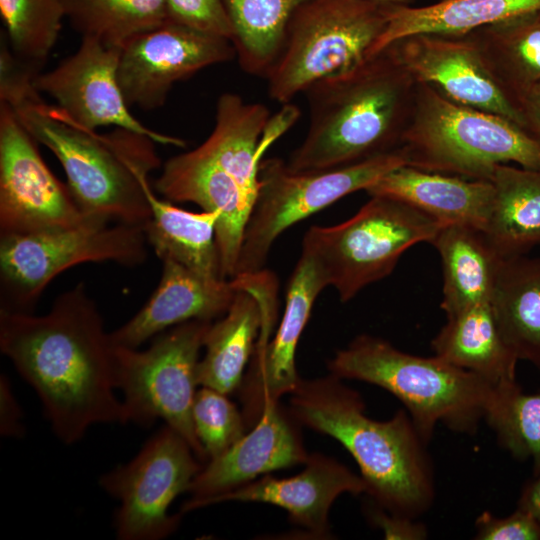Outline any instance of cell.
<instances>
[{
    "instance_id": "obj_19",
    "label": "cell",
    "mask_w": 540,
    "mask_h": 540,
    "mask_svg": "<svg viewBox=\"0 0 540 540\" xmlns=\"http://www.w3.org/2000/svg\"><path fill=\"white\" fill-rule=\"evenodd\" d=\"M303 465L295 476L276 478L265 474L211 499L207 506L228 501L275 505L284 509L308 538L330 539L328 516L332 504L344 493L366 494V483L344 464L320 453L309 454Z\"/></svg>"
},
{
    "instance_id": "obj_12",
    "label": "cell",
    "mask_w": 540,
    "mask_h": 540,
    "mask_svg": "<svg viewBox=\"0 0 540 540\" xmlns=\"http://www.w3.org/2000/svg\"><path fill=\"white\" fill-rule=\"evenodd\" d=\"M203 463L188 442L165 424L128 463L100 477L101 488L119 502L115 515L120 540H159L178 527L181 513L169 507L187 492Z\"/></svg>"
},
{
    "instance_id": "obj_2",
    "label": "cell",
    "mask_w": 540,
    "mask_h": 540,
    "mask_svg": "<svg viewBox=\"0 0 540 540\" xmlns=\"http://www.w3.org/2000/svg\"><path fill=\"white\" fill-rule=\"evenodd\" d=\"M288 410L299 425L334 438L351 454L376 504L412 519L429 510L433 467L406 410L386 421L371 419L360 394L331 373L301 378L289 394Z\"/></svg>"
},
{
    "instance_id": "obj_16",
    "label": "cell",
    "mask_w": 540,
    "mask_h": 540,
    "mask_svg": "<svg viewBox=\"0 0 540 540\" xmlns=\"http://www.w3.org/2000/svg\"><path fill=\"white\" fill-rule=\"evenodd\" d=\"M386 48L416 82L430 84L459 104L500 115L525 129L523 115L494 79L468 33L412 34Z\"/></svg>"
},
{
    "instance_id": "obj_17",
    "label": "cell",
    "mask_w": 540,
    "mask_h": 540,
    "mask_svg": "<svg viewBox=\"0 0 540 540\" xmlns=\"http://www.w3.org/2000/svg\"><path fill=\"white\" fill-rule=\"evenodd\" d=\"M328 283L315 261L301 252L291 275L286 306L273 338L255 348L237 389L247 429L260 418L265 404L289 395L301 377L296 369V350L312 307Z\"/></svg>"
},
{
    "instance_id": "obj_4",
    "label": "cell",
    "mask_w": 540,
    "mask_h": 540,
    "mask_svg": "<svg viewBox=\"0 0 540 540\" xmlns=\"http://www.w3.org/2000/svg\"><path fill=\"white\" fill-rule=\"evenodd\" d=\"M10 107L32 137L59 160L86 215L145 228L151 218L146 186L150 173L161 165L156 142L123 128L99 134L40 95Z\"/></svg>"
},
{
    "instance_id": "obj_39",
    "label": "cell",
    "mask_w": 540,
    "mask_h": 540,
    "mask_svg": "<svg viewBox=\"0 0 540 540\" xmlns=\"http://www.w3.org/2000/svg\"><path fill=\"white\" fill-rule=\"evenodd\" d=\"M478 540H540V521L519 508L506 517L481 513L475 522Z\"/></svg>"
},
{
    "instance_id": "obj_35",
    "label": "cell",
    "mask_w": 540,
    "mask_h": 540,
    "mask_svg": "<svg viewBox=\"0 0 540 540\" xmlns=\"http://www.w3.org/2000/svg\"><path fill=\"white\" fill-rule=\"evenodd\" d=\"M0 14L12 52L41 69L66 17L63 0H0Z\"/></svg>"
},
{
    "instance_id": "obj_40",
    "label": "cell",
    "mask_w": 540,
    "mask_h": 540,
    "mask_svg": "<svg viewBox=\"0 0 540 540\" xmlns=\"http://www.w3.org/2000/svg\"><path fill=\"white\" fill-rule=\"evenodd\" d=\"M365 507L368 520L381 530L385 539L423 540L427 538L426 526L416 519L393 514L370 499Z\"/></svg>"
},
{
    "instance_id": "obj_29",
    "label": "cell",
    "mask_w": 540,
    "mask_h": 540,
    "mask_svg": "<svg viewBox=\"0 0 540 540\" xmlns=\"http://www.w3.org/2000/svg\"><path fill=\"white\" fill-rule=\"evenodd\" d=\"M491 306L518 359L540 369V257L502 259Z\"/></svg>"
},
{
    "instance_id": "obj_14",
    "label": "cell",
    "mask_w": 540,
    "mask_h": 540,
    "mask_svg": "<svg viewBox=\"0 0 540 540\" xmlns=\"http://www.w3.org/2000/svg\"><path fill=\"white\" fill-rule=\"evenodd\" d=\"M235 57L229 39L168 21L122 45L118 81L129 107L154 110L176 82Z\"/></svg>"
},
{
    "instance_id": "obj_43",
    "label": "cell",
    "mask_w": 540,
    "mask_h": 540,
    "mask_svg": "<svg viewBox=\"0 0 540 540\" xmlns=\"http://www.w3.org/2000/svg\"><path fill=\"white\" fill-rule=\"evenodd\" d=\"M517 508L540 521V476L534 477L522 490Z\"/></svg>"
},
{
    "instance_id": "obj_44",
    "label": "cell",
    "mask_w": 540,
    "mask_h": 540,
    "mask_svg": "<svg viewBox=\"0 0 540 540\" xmlns=\"http://www.w3.org/2000/svg\"><path fill=\"white\" fill-rule=\"evenodd\" d=\"M374 1L401 5V6H412L416 0H374Z\"/></svg>"
},
{
    "instance_id": "obj_18",
    "label": "cell",
    "mask_w": 540,
    "mask_h": 540,
    "mask_svg": "<svg viewBox=\"0 0 540 540\" xmlns=\"http://www.w3.org/2000/svg\"><path fill=\"white\" fill-rule=\"evenodd\" d=\"M299 423L279 401L265 404L256 424L220 456L209 460L195 476L181 514L272 471L304 464L309 456Z\"/></svg>"
},
{
    "instance_id": "obj_37",
    "label": "cell",
    "mask_w": 540,
    "mask_h": 540,
    "mask_svg": "<svg viewBox=\"0 0 540 540\" xmlns=\"http://www.w3.org/2000/svg\"><path fill=\"white\" fill-rule=\"evenodd\" d=\"M165 2L170 21L232 40L233 28L223 0H165Z\"/></svg>"
},
{
    "instance_id": "obj_42",
    "label": "cell",
    "mask_w": 540,
    "mask_h": 540,
    "mask_svg": "<svg viewBox=\"0 0 540 540\" xmlns=\"http://www.w3.org/2000/svg\"><path fill=\"white\" fill-rule=\"evenodd\" d=\"M514 103L525 120V130L540 144V81L514 97Z\"/></svg>"
},
{
    "instance_id": "obj_7",
    "label": "cell",
    "mask_w": 540,
    "mask_h": 540,
    "mask_svg": "<svg viewBox=\"0 0 540 540\" xmlns=\"http://www.w3.org/2000/svg\"><path fill=\"white\" fill-rule=\"evenodd\" d=\"M374 0H308L292 15L282 51L266 76L268 95L288 104L316 81L371 56L392 8Z\"/></svg>"
},
{
    "instance_id": "obj_25",
    "label": "cell",
    "mask_w": 540,
    "mask_h": 540,
    "mask_svg": "<svg viewBox=\"0 0 540 540\" xmlns=\"http://www.w3.org/2000/svg\"><path fill=\"white\" fill-rule=\"evenodd\" d=\"M431 244L442 262L440 307L446 317L491 303L502 259L483 231L466 225H445Z\"/></svg>"
},
{
    "instance_id": "obj_11",
    "label": "cell",
    "mask_w": 540,
    "mask_h": 540,
    "mask_svg": "<svg viewBox=\"0 0 540 540\" xmlns=\"http://www.w3.org/2000/svg\"><path fill=\"white\" fill-rule=\"evenodd\" d=\"M402 165L406 159L398 149L349 166L312 172L291 171L276 157L261 160L259 188L244 229L235 276L263 270L273 243L292 225L348 194L365 191Z\"/></svg>"
},
{
    "instance_id": "obj_23",
    "label": "cell",
    "mask_w": 540,
    "mask_h": 540,
    "mask_svg": "<svg viewBox=\"0 0 540 540\" xmlns=\"http://www.w3.org/2000/svg\"><path fill=\"white\" fill-rule=\"evenodd\" d=\"M263 270L235 276L240 283L227 312L210 325L199 360L197 381L229 395L239 388L262 324L260 286Z\"/></svg>"
},
{
    "instance_id": "obj_24",
    "label": "cell",
    "mask_w": 540,
    "mask_h": 540,
    "mask_svg": "<svg viewBox=\"0 0 540 540\" xmlns=\"http://www.w3.org/2000/svg\"><path fill=\"white\" fill-rule=\"evenodd\" d=\"M431 348L434 355L495 387L516 381L519 359L501 334L491 303L447 316Z\"/></svg>"
},
{
    "instance_id": "obj_15",
    "label": "cell",
    "mask_w": 540,
    "mask_h": 540,
    "mask_svg": "<svg viewBox=\"0 0 540 540\" xmlns=\"http://www.w3.org/2000/svg\"><path fill=\"white\" fill-rule=\"evenodd\" d=\"M119 56L120 47L82 37L77 51L51 71L39 73L34 85L84 127L115 126L148 136L157 144L185 147V140L146 127L130 112L118 81Z\"/></svg>"
},
{
    "instance_id": "obj_34",
    "label": "cell",
    "mask_w": 540,
    "mask_h": 540,
    "mask_svg": "<svg viewBox=\"0 0 540 540\" xmlns=\"http://www.w3.org/2000/svg\"><path fill=\"white\" fill-rule=\"evenodd\" d=\"M499 445L518 460H530L540 476V393H523L516 381L495 387L485 420Z\"/></svg>"
},
{
    "instance_id": "obj_20",
    "label": "cell",
    "mask_w": 540,
    "mask_h": 540,
    "mask_svg": "<svg viewBox=\"0 0 540 540\" xmlns=\"http://www.w3.org/2000/svg\"><path fill=\"white\" fill-rule=\"evenodd\" d=\"M153 187L171 202H192L204 211L219 212L216 243L221 276L233 278L252 209L234 179L198 146L168 159Z\"/></svg>"
},
{
    "instance_id": "obj_31",
    "label": "cell",
    "mask_w": 540,
    "mask_h": 540,
    "mask_svg": "<svg viewBox=\"0 0 540 540\" xmlns=\"http://www.w3.org/2000/svg\"><path fill=\"white\" fill-rule=\"evenodd\" d=\"M468 34L513 102L516 94L540 81V11L488 24Z\"/></svg>"
},
{
    "instance_id": "obj_41",
    "label": "cell",
    "mask_w": 540,
    "mask_h": 540,
    "mask_svg": "<svg viewBox=\"0 0 540 540\" xmlns=\"http://www.w3.org/2000/svg\"><path fill=\"white\" fill-rule=\"evenodd\" d=\"M22 410L15 398L9 379L0 376V433L5 437L20 438L25 434Z\"/></svg>"
},
{
    "instance_id": "obj_26",
    "label": "cell",
    "mask_w": 540,
    "mask_h": 540,
    "mask_svg": "<svg viewBox=\"0 0 540 540\" xmlns=\"http://www.w3.org/2000/svg\"><path fill=\"white\" fill-rule=\"evenodd\" d=\"M269 121L265 105L223 93L217 100L214 128L200 145L234 179L251 208L259 188L261 140Z\"/></svg>"
},
{
    "instance_id": "obj_6",
    "label": "cell",
    "mask_w": 540,
    "mask_h": 540,
    "mask_svg": "<svg viewBox=\"0 0 540 540\" xmlns=\"http://www.w3.org/2000/svg\"><path fill=\"white\" fill-rule=\"evenodd\" d=\"M397 149L406 165L473 180L489 181L500 164L540 169V144L525 129L459 104L426 83L416 84Z\"/></svg>"
},
{
    "instance_id": "obj_22",
    "label": "cell",
    "mask_w": 540,
    "mask_h": 540,
    "mask_svg": "<svg viewBox=\"0 0 540 540\" xmlns=\"http://www.w3.org/2000/svg\"><path fill=\"white\" fill-rule=\"evenodd\" d=\"M369 196L404 201L441 225H466L485 231L490 219L494 188L488 180H473L402 165L369 186Z\"/></svg>"
},
{
    "instance_id": "obj_27",
    "label": "cell",
    "mask_w": 540,
    "mask_h": 540,
    "mask_svg": "<svg viewBox=\"0 0 540 540\" xmlns=\"http://www.w3.org/2000/svg\"><path fill=\"white\" fill-rule=\"evenodd\" d=\"M151 218L145 225L148 244L160 260L172 259L213 279L221 276L216 243L219 212H192L159 198L153 185L146 186Z\"/></svg>"
},
{
    "instance_id": "obj_32",
    "label": "cell",
    "mask_w": 540,
    "mask_h": 540,
    "mask_svg": "<svg viewBox=\"0 0 540 540\" xmlns=\"http://www.w3.org/2000/svg\"><path fill=\"white\" fill-rule=\"evenodd\" d=\"M308 0H223L241 69L266 78L278 59L289 21Z\"/></svg>"
},
{
    "instance_id": "obj_38",
    "label": "cell",
    "mask_w": 540,
    "mask_h": 540,
    "mask_svg": "<svg viewBox=\"0 0 540 540\" xmlns=\"http://www.w3.org/2000/svg\"><path fill=\"white\" fill-rule=\"evenodd\" d=\"M40 69L18 58L5 35L0 45V102L10 106L40 94L34 85Z\"/></svg>"
},
{
    "instance_id": "obj_33",
    "label": "cell",
    "mask_w": 540,
    "mask_h": 540,
    "mask_svg": "<svg viewBox=\"0 0 540 540\" xmlns=\"http://www.w3.org/2000/svg\"><path fill=\"white\" fill-rule=\"evenodd\" d=\"M66 18L82 37L116 47L169 20L165 0H63Z\"/></svg>"
},
{
    "instance_id": "obj_9",
    "label": "cell",
    "mask_w": 540,
    "mask_h": 540,
    "mask_svg": "<svg viewBox=\"0 0 540 540\" xmlns=\"http://www.w3.org/2000/svg\"><path fill=\"white\" fill-rule=\"evenodd\" d=\"M213 321L191 320L156 335L145 350L114 345V380L123 394L126 423L150 426L162 419L207 458L195 434L192 407L197 367L205 335Z\"/></svg>"
},
{
    "instance_id": "obj_13",
    "label": "cell",
    "mask_w": 540,
    "mask_h": 540,
    "mask_svg": "<svg viewBox=\"0 0 540 540\" xmlns=\"http://www.w3.org/2000/svg\"><path fill=\"white\" fill-rule=\"evenodd\" d=\"M37 144L14 110L0 102V235L70 228L100 219L80 209Z\"/></svg>"
},
{
    "instance_id": "obj_5",
    "label": "cell",
    "mask_w": 540,
    "mask_h": 540,
    "mask_svg": "<svg viewBox=\"0 0 540 540\" xmlns=\"http://www.w3.org/2000/svg\"><path fill=\"white\" fill-rule=\"evenodd\" d=\"M331 374L379 386L400 400L428 444L437 424L473 434L485 420L495 386L440 357L406 353L363 334L328 361Z\"/></svg>"
},
{
    "instance_id": "obj_36",
    "label": "cell",
    "mask_w": 540,
    "mask_h": 540,
    "mask_svg": "<svg viewBox=\"0 0 540 540\" xmlns=\"http://www.w3.org/2000/svg\"><path fill=\"white\" fill-rule=\"evenodd\" d=\"M227 396L201 386L194 398L193 426L207 462L226 452L247 430L242 411Z\"/></svg>"
},
{
    "instance_id": "obj_3",
    "label": "cell",
    "mask_w": 540,
    "mask_h": 540,
    "mask_svg": "<svg viewBox=\"0 0 540 540\" xmlns=\"http://www.w3.org/2000/svg\"><path fill=\"white\" fill-rule=\"evenodd\" d=\"M416 84L389 48L350 71L316 81L304 92L308 129L287 167L331 170L397 150Z\"/></svg>"
},
{
    "instance_id": "obj_10",
    "label": "cell",
    "mask_w": 540,
    "mask_h": 540,
    "mask_svg": "<svg viewBox=\"0 0 540 540\" xmlns=\"http://www.w3.org/2000/svg\"><path fill=\"white\" fill-rule=\"evenodd\" d=\"M147 244L143 226L103 219L70 228L0 235L1 309L32 313L47 285L81 263L140 265L147 258Z\"/></svg>"
},
{
    "instance_id": "obj_30",
    "label": "cell",
    "mask_w": 540,
    "mask_h": 540,
    "mask_svg": "<svg viewBox=\"0 0 540 540\" xmlns=\"http://www.w3.org/2000/svg\"><path fill=\"white\" fill-rule=\"evenodd\" d=\"M540 11V0H440L415 7L394 5L371 56L412 34L462 35L514 16Z\"/></svg>"
},
{
    "instance_id": "obj_28",
    "label": "cell",
    "mask_w": 540,
    "mask_h": 540,
    "mask_svg": "<svg viewBox=\"0 0 540 540\" xmlns=\"http://www.w3.org/2000/svg\"><path fill=\"white\" fill-rule=\"evenodd\" d=\"M490 219L484 231L501 259L525 255L540 245V169L498 165Z\"/></svg>"
},
{
    "instance_id": "obj_21",
    "label": "cell",
    "mask_w": 540,
    "mask_h": 540,
    "mask_svg": "<svg viewBox=\"0 0 540 540\" xmlns=\"http://www.w3.org/2000/svg\"><path fill=\"white\" fill-rule=\"evenodd\" d=\"M162 261L160 282L145 305L110 333L113 344L138 348L163 331L191 320L222 317L240 288L236 277H205L172 260Z\"/></svg>"
},
{
    "instance_id": "obj_8",
    "label": "cell",
    "mask_w": 540,
    "mask_h": 540,
    "mask_svg": "<svg viewBox=\"0 0 540 540\" xmlns=\"http://www.w3.org/2000/svg\"><path fill=\"white\" fill-rule=\"evenodd\" d=\"M442 226L404 201L374 195L347 221L310 227L301 252L315 261L345 303L390 275L406 250L431 243Z\"/></svg>"
},
{
    "instance_id": "obj_1",
    "label": "cell",
    "mask_w": 540,
    "mask_h": 540,
    "mask_svg": "<svg viewBox=\"0 0 540 540\" xmlns=\"http://www.w3.org/2000/svg\"><path fill=\"white\" fill-rule=\"evenodd\" d=\"M0 350L65 444L95 424H126L115 394L114 345L84 283L60 294L44 315L0 309Z\"/></svg>"
}]
</instances>
